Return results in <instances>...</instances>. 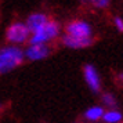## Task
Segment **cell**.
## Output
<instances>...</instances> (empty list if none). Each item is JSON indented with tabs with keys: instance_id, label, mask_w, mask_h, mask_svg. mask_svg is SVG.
I'll return each mask as SVG.
<instances>
[{
	"instance_id": "11",
	"label": "cell",
	"mask_w": 123,
	"mask_h": 123,
	"mask_svg": "<svg viewBox=\"0 0 123 123\" xmlns=\"http://www.w3.org/2000/svg\"><path fill=\"white\" fill-rule=\"evenodd\" d=\"M82 1L87 3V4H91L95 8H106L111 3V0H82Z\"/></svg>"
},
{
	"instance_id": "15",
	"label": "cell",
	"mask_w": 123,
	"mask_h": 123,
	"mask_svg": "<svg viewBox=\"0 0 123 123\" xmlns=\"http://www.w3.org/2000/svg\"><path fill=\"white\" fill-rule=\"evenodd\" d=\"M0 108H1V104H0Z\"/></svg>"
},
{
	"instance_id": "6",
	"label": "cell",
	"mask_w": 123,
	"mask_h": 123,
	"mask_svg": "<svg viewBox=\"0 0 123 123\" xmlns=\"http://www.w3.org/2000/svg\"><path fill=\"white\" fill-rule=\"evenodd\" d=\"M91 43H93V37H76V36H71L68 33L62 36V44L69 49H75V50L86 49L91 46Z\"/></svg>"
},
{
	"instance_id": "13",
	"label": "cell",
	"mask_w": 123,
	"mask_h": 123,
	"mask_svg": "<svg viewBox=\"0 0 123 123\" xmlns=\"http://www.w3.org/2000/svg\"><path fill=\"white\" fill-rule=\"evenodd\" d=\"M113 24H115V26L119 32H123V19L120 17H115L113 19Z\"/></svg>"
},
{
	"instance_id": "5",
	"label": "cell",
	"mask_w": 123,
	"mask_h": 123,
	"mask_svg": "<svg viewBox=\"0 0 123 123\" xmlns=\"http://www.w3.org/2000/svg\"><path fill=\"white\" fill-rule=\"evenodd\" d=\"M67 33L71 36H76V37H91L93 31L89 22H86L83 19H78L67 25Z\"/></svg>"
},
{
	"instance_id": "10",
	"label": "cell",
	"mask_w": 123,
	"mask_h": 123,
	"mask_svg": "<svg viewBox=\"0 0 123 123\" xmlns=\"http://www.w3.org/2000/svg\"><path fill=\"white\" fill-rule=\"evenodd\" d=\"M102 113H104V108L100 105H95L89 108L84 113V116H86V119H89L91 122H95V120H100L102 117Z\"/></svg>"
},
{
	"instance_id": "1",
	"label": "cell",
	"mask_w": 123,
	"mask_h": 123,
	"mask_svg": "<svg viewBox=\"0 0 123 123\" xmlns=\"http://www.w3.org/2000/svg\"><path fill=\"white\" fill-rule=\"evenodd\" d=\"M24 58V51L18 46H7L0 49V75L14 71L22 64Z\"/></svg>"
},
{
	"instance_id": "14",
	"label": "cell",
	"mask_w": 123,
	"mask_h": 123,
	"mask_svg": "<svg viewBox=\"0 0 123 123\" xmlns=\"http://www.w3.org/2000/svg\"><path fill=\"white\" fill-rule=\"evenodd\" d=\"M117 80H119L120 83H123V72H120L119 75H117Z\"/></svg>"
},
{
	"instance_id": "12",
	"label": "cell",
	"mask_w": 123,
	"mask_h": 123,
	"mask_svg": "<svg viewBox=\"0 0 123 123\" xmlns=\"http://www.w3.org/2000/svg\"><path fill=\"white\" fill-rule=\"evenodd\" d=\"M102 102H104V105H106L108 108H115V106H116V98H115V95L111 94V93H105V94L102 95Z\"/></svg>"
},
{
	"instance_id": "4",
	"label": "cell",
	"mask_w": 123,
	"mask_h": 123,
	"mask_svg": "<svg viewBox=\"0 0 123 123\" xmlns=\"http://www.w3.org/2000/svg\"><path fill=\"white\" fill-rule=\"evenodd\" d=\"M51 49L47 46V43H29L28 49L25 50L24 55L29 61H40L50 55Z\"/></svg>"
},
{
	"instance_id": "2",
	"label": "cell",
	"mask_w": 123,
	"mask_h": 123,
	"mask_svg": "<svg viewBox=\"0 0 123 123\" xmlns=\"http://www.w3.org/2000/svg\"><path fill=\"white\" fill-rule=\"evenodd\" d=\"M60 35V25L55 21H47V22L35 31L29 36V43H49L51 40H54Z\"/></svg>"
},
{
	"instance_id": "3",
	"label": "cell",
	"mask_w": 123,
	"mask_h": 123,
	"mask_svg": "<svg viewBox=\"0 0 123 123\" xmlns=\"http://www.w3.org/2000/svg\"><path fill=\"white\" fill-rule=\"evenodd\" d=\"M31 36V31L28 29L26 24L24 22H14L11 24L6 32L7 40L12 44H22Z\"/></svg>"
},
{
	"instance_id": "9",
	"label": "cell",
	"mask_w": 123,
	"mask_h": 123,
	"mask_svg": "<svg viewBox=\"0 0 123 123\" xmlns=\"http://www.w3.org/2000/svg\"><path fill=\"white\" fill-rule=\"evenodd\" d=\"M101 119H104L105 123H119V122H122L123 116H122V113L119 111H116L115 108H109L108 111H104Z\"/></svg>"
},
{
	"instance_id": "7",
	"label": "cell",
	"mask_w": 123,
	"mask_h": 123,
	"mask_svg": "<svg viewBox=\"0 0 123 123\" xmlns=\"http://www.w3.org/2000/svg\"><path fill=\"white\" fill-rule=\"evenodd\" d=\"M84 80H86V83L89 86L90 89L93 90L94 93L97 91H100V87H101V79H100V75L97 72V69H95L93 65H90L87 64L86 67H84Z\"/></svg>"
},
{
	"instance_id": "8",
	"label": "cell",
	"mask_w": 123,
	"mask_h": 123,
	"mask_svg": "<svg viewBox=\"0 0 123 123\" xmlns=\"http://www.w3.org/2000/svg\"><path fill=\"white\" fill-rule=\"evenodd\" d=\"M47 21H49V17L46 14H43V12H35L32 15H29L25 24H26L28 29L31 31V33H32L35 31H37L39 28H42Z\"/></svg>"
}]
</instances>
